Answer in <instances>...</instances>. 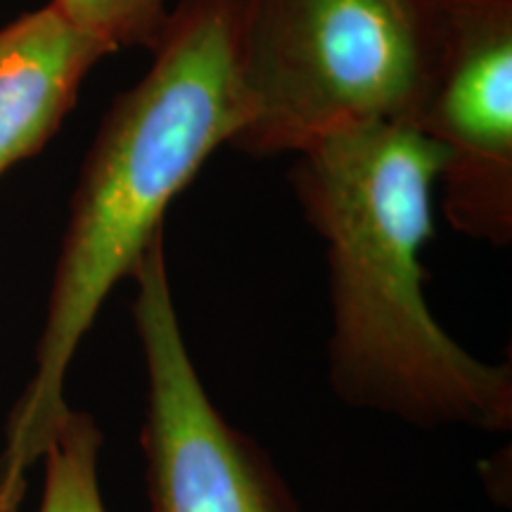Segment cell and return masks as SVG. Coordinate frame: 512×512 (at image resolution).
I'll return each mask as SVG.
<instances>
[{
	"mask_svg": "<svg viewBox=\"0 0 512 512\" xmlns=\"http://www.w3.org/2000/svg\"><path fill=\"white\" fill-rule=\"evenodd\" d=\"M430 46L406 126L441 150L451 228L512 242V0H427Z\"/></svg>",
	"mask_w": 512,
	"mask_h": 512,
	"instance_id": "5",
	"label": "cell"
},
{
	"mask_svg": "<svg viewBox=\"0 0 512 512\" xmlns=\"http://www.w3.org/2000/svg\"><path fill=\"white\" fill-rule=\"evenodd\" d=\"M247 124L240 0H181L152 64L102 119L76 185L36 363L0 451V512H22L31 470L69 403L72 361L119 280L164 233L171 202Z\"/></svg>",
	"mask_w": 512,
	"mask_h": 512,
	"instance_id": "2",
	"label": "cell"
},
{
	"mask_svg": "<svg viewBox=\"0 0 512 512\" xmlns=\"http://www.w3.org/2000/svg\"><path fill=\"white\" fill-rule=\"evenodd\" d=\"M131 280L145 368L140 451L150 512H299L266 448L207 392L174 302L164 233L140 256Z\"/></svg>",
	"mask_w": 512,
	"mask_h": 512,
	"instance_id": "4",
	"label": "cell"
},
{
	"mask_svg": "<svg viewBox=\"0 0 512 512\" xmlns=\"http://www.w3.org/2000/svg\"><path fill=\"white\" fill-rule=\"evenodd\" d=\"M102 430L93 415L69 408L43 453L38 512H107L100 491Z\"/></svg>",
	"mask_w": 512,
	"mask_h": 512,
	"instance_id": "7",
	"label": "cell"
},
{
	"mask_svg": "<svg viewBox=\"0 0 512 512\" xmlns=\"http://www.w3.org/2000/svg\"><path fill=\"white\" fill-rule=\"evenodd\" d=\"M67 15L105 41L114 53L145 48L152 53L162 34L169 8L166 0H57Z\"/></svg>",
	"mask_w": 512,
	"mask_h": 512,
	"instance_id": "8",
	"label": "cell"
},
{
	"mask_svg": "<svg viewBox=\"0 0 512 512\" xmlns=\"http://www.w3.org/2000/svg\"><path fill=\"white\" fill-rule=\"evenodd\" d=\"M439 169V147L394 121L337 128L297 155L292 192L328 259V382L344 406L418 430L508 432L512 366L470 354L425 297Z\"/></svg>",
	"mask_w": 512,
	"mask_h": 512,
	"instance_id": "1",
	"label": "cell"
},
{
	"mask_svg": "<svg viewBox=\"0 0 512 512\" xmlns=\"http://www.w3.org/2000/svg\"><path fill=\"white\" fill-rule=\"evenodd\" d=\"M427 46V0H240L247 124L230 147L299 155L344 126L408 124Z\"/></svg>",
	"mask_w": 512,
	"mask_h": 512,
	"instance_id": "3",
	"label": "cell"
},
{
	"mask_svg": "<svg viewBox=\"0 0 512 512\" xmlns=\"http://www.w3.org/2000/svg\"><path fill=\"white\" fill-rule=\"evenodd\" d=\"M112 53L57 0L0 29V176L46 147L88 72Z\"/></svg>",
	"mask_w": 512,
	"mask_h": 512,
	"instance_id": "6",
	"label": "cell"
}]
</instances>
